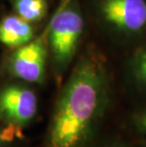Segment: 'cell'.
<instances>
[{
    "mask_svg": "<svg viewBox=\"0 0 146 147\" xmlns=\"http://www.w3.org/2000/svg\"><path fill=\"white\" fill-rule=\"evenodd\" d=\"M16 14L30 23L44 18L48 10L46 0H12Z\"/></svg>",
    "mask_w": 146,
    "mask_h": 147,
    "instance_id": "cell-7",
    "label": "cell"
},
{
    "mask_svg": "<svg viewBox=\"0 0 146 147\" xmlns=\"http://www.w3.org/2000/svg\"><path fill=\"white\" fill-rule=\"evenodd\" d=\"M23 138V132L19 128L0 123V147H17Z\"/></svg>",
    "mask_w": 146,
    "mask_h": 147,
    "instance_id": "cell-8",
    "label": "cell"
},
{
    "mask_svg": "<svg viewBox=\"0 0 146 147\" xmlns=\"http://www.w3.org/2000/svg\"><path fill=\"white\" fill-rule=\"evenodd\" d=\"M133 75L137 84L146 89V49L139 53L134 63Z\"/></svg>",
    "mask_w": 146,
    "mask_h": 147,
    "instance_id": "cell-10",
    "label": "cell"
},
{
    "mask_svg": "<svg viewBox=\"0 0 146 147\" xmlns=\"http://www.w3.org/2000/svg\"><path fill=\"white\" fill-rule=\"evenodd\" d=\"M83 19L76 6H68L55 15L48 28V46L59 69L72 59L83 30Z\"/></svg>",
    "mask_w": 146,
    "mask_h": 147,
    "instance_id": "cell-2",
    "label": "cell"
},
{
    "mask_svg": "<svg viewBox=\"0 0 146 147\" xmlns=\"http://www.w3.org/2000/svg\"><path fill=\"white\" fill-rule=\"evenodd\" d=\"M139 147H146V145H139Z\"/></svg>",
    "mask_w": 146,
    "mask_h": 147,
    "instance_id": "cell-12",
    "label": "cell"
},
{
    "mask_svg": "<svg viewBox=\"0 0 146 147\" xmlns=\"http://www.w3.org/2000/svg\"><path fill=\"white\" fill-rule=\"evenodd\" d=\"M32 23L15 15H8L0 21V43L9 48H20L33 39Z\"/></svg>",
    "mask_w": 146,
    "mask_h": 147,
    "instance_id": "cell-6",
    "label": "cell"
},
{
    "mask_svg": "<svg viewBox=\"0 0 146 147\" xmlns=\"http://www.w3.org/2000/svg\"><path fill=\"white\" fill-rule=\"evenodd\" d=\"M129 124L132 133L139 142L137 144L146 145V107L136 111L130 119Z\"/></svg>",
    "mask_w": 146,
    "mask_h": 147,
    "instance_id": "cell-9",
    "label": "cell"
},
{
    "mask_svg": "<svg viewBox=\"0 0 146 147\" xmlns=\"http://www.w3.org/2000/svg\"><path fill=\"white\" fill-rule=\"evenodd\" d=\"M46 53V46L42 37L17 48L9 62L11 75L20 82L42 84L45 79Z\"/></svg>",
    "mask_w": 146,
    "mask_h": 147,
    "instance_id": "cell-4",
    "label": "cell"
},
{
    "mask_svg": "<svg viewBox=\"0 0 146 147\" xmlns=\"http://www.w3.org/2000/svg\"><path fill=\"white\" fill-rule=\"evenodd\" d=\"M109 100L104 67L94 57L82 59L59 94L39 147H93Z\"/></svg>",
    "mask_w": 146,
    "mask_h": 147,
    "instance_id": "cell-1",
    "label": "cell"
},
{
    "mask_svg": "<svg viewBox=\"0 0 146 147\" xmlns=\"http://www.w3.org/2000/svg\"><path fill=\"white\" fill-rule=\"evenodd\" d=\"M39 99L29 84L11 83L0 88V123L23 130L34 121Z\"/></svg>",
    "mask_w": 146,
    "mask_h": 147,
    "instance_id": "cell-3",
    "label": "cell"
},
{
    "mask_svg": "<svg viewBox=\"0 0 146 147\" xmlns=\"http://www.w3.org/2000/svg\"><path fill=\"white\" fill-rule=\"evenodd\" d=\"M101 12L108 24L124 32H137L146 27L145 0H102Z\"/></svg>",
    "mask_w": 146,
    "mask_h": 147,
    "instance_id": "cell-5",
    "label": "cell"
},
{
    "mask_svg": "<svg viewBox=\"0 0 146 147\" xmlns=\"http://www.w3.org/2000/svg\"><path fill=\"white\" fill-rule=\"evenodd\" d=\"M137 143H131L128 140H123L122 138L112 137L99 139L93 147H138Z\"/></svg>",
    "mask_w": 146,
    "mask_h": 147,
    "instance_id": "cell-11",
    "label": "cell"
}]
</instances>
